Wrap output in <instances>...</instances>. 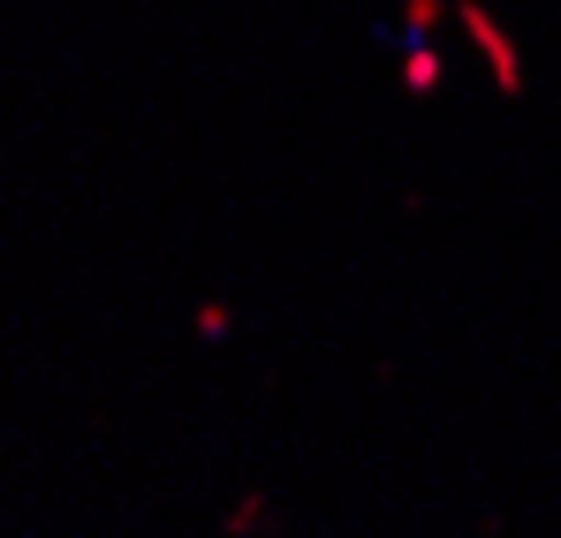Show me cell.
<instances>
[{"instance_id": "1", "label": "cell", "mask_w": 561, "mask_h": 538, "mask_svg": "<svg viewBox=\"0 0 561 538\" xmlns=\"http://www.w3.org/2000/svg\"><path fill=\"white\" fill-rule=\"evenodd\" d=\"M456 23L470 31V46H478V61H485L493 99H524V54H516V38L493 23V8H485V0H456Z\"/></svg>"}, {"instance_id": "2", "label": "cell", "mask_w": 561, "mask_h": 538, "mask_svg": "<svg viewBox=\"0 0 561 538\" xmlns=\"http://www.w3.org/2000/svg\"><path fill=\"white\" fill-rule=\"evenodd\" d=\"M220 538H274L280 531V501L274 485H243L228 508H220V524H213Z\"/></svg>"}, {"instance_id": "3", "label": "cell", "mask_w": 561, "mask_h": 538, "mask_svg": "<svg viewBox=\"0 0 561 538\" xmlns=\"http://www.w3.org/2000/svg\"><path fill=\"white\" fill-rule=\"evenodd\" d=\"M394 84L410 91V99H433V91H448V54H440L433 38H410V46H402V61H394Z\"/></svg>"}, {"instance_id": "4", "label": "cell", "mask_w": 561, "mask_h": 538, "mask_svg": "<svg viewBox=\"0 0 561 538\" xmlns=\"http://www.w3.org/2000/svg\"><path fill=\"white\" fill-rule=\"evenodd\" d=\"M228 334H236V304H228V296H197V304H190V342L220 350Z\"/></svg>"}, {"instance_id": "5", "label": "cell", "mask_w": 561, "mask_h": 538, "mask_svg": "<svg viewBox=\"0 0 561 538\" xmlns=\"http://www.w3.org/2000/svg\"><path fill=\"white\" fill-rule=\"evenodd\" d=\"M448 15H456V0H402V31H410V38H425V31H440Z\"/></svg>"}]
</instances>
